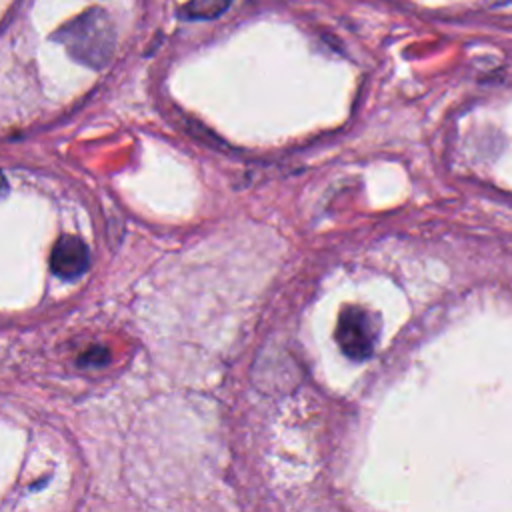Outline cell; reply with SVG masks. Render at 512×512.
I'll use <instances>...</instances> for the list:
<instances>
[{
  "mask_svg": "<svg viewBox=\"0 0 512 512\" xmlns=\"http://www.w3.org/2000/svg\"><path fill=\"white\" fill-rule=\"evenodd\" d=\"M52 40L60 42L68 56L94 70L104 68L116 48V28L110 14L102 8H88L62 24Z\"/></svg>",
  "mask_w": 512,
  "mask_h": 512,
  "instance_id": "1",
  "label": "cell"
},
{
  "mask_svg": "<svg viewBox=\"0 0 512 512\" xmlns=\"http://www.w3.org/2000/svg\"><path fill=\"white\" fill-rule=\"evenodd\" d=\"M378 328L370 316L360 306H346L336 324V342L340 344V350L356 360L362 362L372 356L374 344H376Z\"/></svg>",
  "mask_w": 512,
  "mask_h": 512,
  "instance_id": "2",
  "label": "cell"
},
{
  "mask_svg": "<svg viewBox=\"0 0 512 512\" xmlns=\"http://www.w3.org/2000/svg\"><path fill=\"white\" fill-rule=\"evenodd\" d=\"M52 272L64 280L78 278L88 268V248L78 236L64 234L56 240L50 254Z\"/></svg>",
  "mask_w": 512,
  "mask_h": 512,
  "instance_id": "3",
  "label": "cell"
},
{
  "mask_svg": "<svg viewBox=\"0 0 512 512\" xmlns=\"http://www.w3.org/2000/svg\"><path fill=\"white\" fill-rule=\"evenodd\" d=\"M232 0H190L182 6L180 16L184 20H210L220 16Z\"/></svg>",
  "mask_w": 512,
  "mask_h": 512,
  "instance_id": "4",
  "label": "cell"
},
{
  "mask_svg": "<svg viewBox=\"0 0 512 512\" xmlns=\"http://www.w3.org/2000/svg\"><path fill=\"white\" fill-rule=\"evenodd\" d=\"M6 192H8V182H6L4 174L0 172V200L6 196Z\"/></svg>",
  "mask_w": 512,
  "mask_h": 512,
  "instance_id": "5",
  "label": "cell"
}]
</instances>
